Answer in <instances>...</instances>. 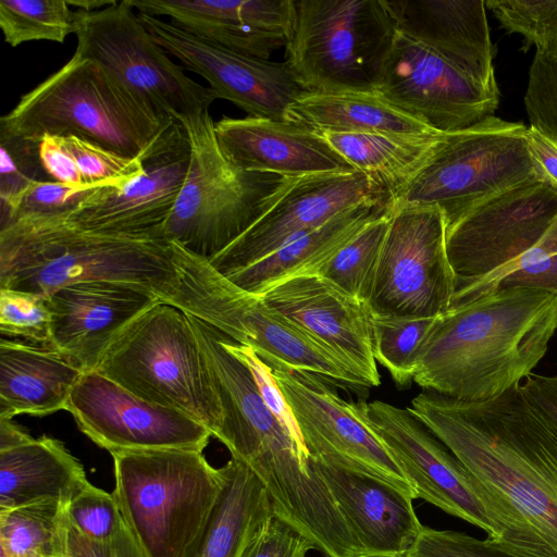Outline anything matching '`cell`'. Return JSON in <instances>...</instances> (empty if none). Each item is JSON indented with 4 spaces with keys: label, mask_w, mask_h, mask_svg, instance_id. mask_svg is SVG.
<instances>
[{
    "label": "cell",
    "mask_w": 557,
    "mask_h": 557,
    "mask_svg": "<svg viewBox=\"0 0 557 557\" xmlns=\"http://www.w3.org/2000/svg\"><path fill=\"white\" fill-rule=\"evenodd\" d=\"M410 411L473 476L496 532L517 557H557V430L519 384L467 403L424 391Z\"/></svg>",
    "instance_id": "obj_1"
},
{
    "label": "cell",
    "mask_w": 557,
    "mask_h": 557,
    "mask_svg": "<svg viewBox=\"0 0 557 557\" xmlns=\"http://www.w3.org/2000/svg\"><path fill=\"white\" fill-rule=\"evenodd\" d=\"M556 331V294L496 287L436 318L413 382L467 403L497 398L533 373Z\"/></svg>",
    "instance_id": "obj_2"
},
{
    "label": "cell",
    "mask_w": 557,
    "mask_h": 557,
    "mask_svg": "<svg viewBox=\"0 0 557 557\" xmlns=\"http://www.w3.org/2000/svg\"><path fill=\"white\" fill-rule=\"evenodd\" d=\"M71 211L27 215L0 228V288L48 297L73 283L116 282L174 306L180 244L89 230Z\"/></svg>",
    "instance_id": "obj_3"
},
{
    "label": "cell",
    "mask_w": 557,
    "mask_h": 557,
    "mask_svg": "<svg viewBox=\"0 0 557 557\" xmlns=\"http://www.w3.org/2000/svg\"><path fill=\"white\" fill-rule=\"evenodd\" d=\"M76 136L144 162L186 137L182 124L76 54L0 119V136Z\"/></svg>",
    "instance_id": "obj_4"
},
{
    "label": "cell",
    "mask_w": 557,
    "mask_h": 557,
    "mask_svg": "<svg viewBox=\"0 0 557 557\" xmlns=\"http://www.w3.org/2000/svg\"><path fill=\"white\" fill-rule=\"evenodd\" d=\"M187 315L222 409L216 438L259 478L276 516L300 531L320 524L335 502L309 454L268 409L249 369L225 347L222 333Z\"/></svg>",
    "instance_id": "obj_5"
},
{
    "label": "cell",
    "mask_w": 557,
    "mask_h": 557,
    "mask_svg": "<svg viewBox=\"0 0 557 557\" xmlns=\"http://www.w3.org/2000/svg\"><path fill=\"white\" fill-rule=\"evenodd\" d=\"M175 120L187 135L190 161L163 234L210 260L269 210L295 178L236 166L219 144L209 110Z\"/></svg>",
    "instance_id": "obj_6"
},
{
    "label": "cell",
    "mask_w": 557,
    "mask_h": 557,
    "mask_svg": "<svg viewBox=\"0 0 557 557\" xmlns=\"http://www.w3.org/2000/svg\"><path fill=\"white\" fill-rule=\"evenodd\" d=\"M113 494L122 516L149 557H185L222 486L220 469L202 451L147 449L110 453Z\"/></svg>",
    "instance_id": "obj_7"
},
{
    "label": "cell",
    "mask_w": 557,
    "mask_h": 557,
    "mask_svg": "<svg viewBox=\"0 0 557 557\" xmlns=\"http://www.w3.org/2000/svg\"><path fill=\"white\" fill-rule=\"evenodd\" d=\"M151 404L176 409L216 438L222 409L188 315L159 301L111 343L95 370Z\"/></svg>",
    "instance_id": "obj_8"
},
{
    "label": "cell",
    "mask_w": 557,
    "mask_h": 557,
    "mask_svg": "<svg viewBox=\"0 0 557 557\" xmlns=\"http://www.w3.org/2000/svg\"><path fill=\"white\" fill-rule=\"evenodd\" d=\"M174 306L248 346L272 370L312 373L336 387L368 388L332 352L296 324L181 246Z\"/></svg>",
    "instance_id": "obj_9"
},
{
    "label": "cell",
    "mask_w": 557,
    "mask_h": 557,
    "mask_svg": "<svg viewBox=\"0 0 557 557\" xmlns=\"http://www.w3.org/2000/svg\"><path fill=\"white\" fill-rule=\"evenodd\" d=\"M286 62L309 92H375L396 35L383 0H295Z\"/></svg>",
    "instance_id": "obj_10"
},
{
    "label": "cell",
    "mask_w": 557,
    "mask_h": 557,
    "mask_svg": "<svg viewBox=\"0 0 557 557\" xmlns=\"http://www.w3.org/2000/svg\"><path fill=\"white\" fill-rule=\"evenodd\" d=\"M527 129L522 123L490 115L466 128L444 133L394 207L435 206L449 226L510 188L544 180L529 152Z\"/></svg>",
    "instance_id": "obj_11"
},
{
    "label": "cell",
    "mask_w": 557,
    "mask_h": 557,
    "mask_svg": "<svg viewBox=\"0 0 557 557\" xmlns=\"http://www.w3.org/2000/svg\"><path fill=\"white\" fill-rule=\"evenodd\" d=\"M557 216V189L544 180L510 188L446 228L458 305L492 290L529 260Z\"/></svg>",
    "instance_id": "obj_12"
},
{
    "label": "cell",
    "mask_w": 557,
    "mask_h": 557,
    "mask_svg": "<svg viewBox=\"0 0 557 557\" xmlns=\"http://www.w3.org/2000/svg\"><path fill=\"white\" fill-rule=\"evenodd\" d=\"M75 53L103 66L158 111L172 117L209 110L218 99L190 78L154 41L129 0L77 10Z\"/></svg>",
    "instance_id": "obj_13"
},
{
    "label": "cell",
    "mask_w": 557,
    "mask_h": 557,
    "mask_svg": "<svg viewBox=\"0 0 557 557\" xmlns=\"http://www.w3.org/2000/svg\"><path fill=\"white\" fill-rule=\"evenodd\" d=\"M446 228L435 206H393L368 301L372 313L434 318L450 309L456 280Z\"/></svg>",
    "instance_id": "obj_14"
},
{
    "label": "cell",
    "mask_w": 557,
    "mask_h": 557,
    "mask_svg": "<svg viewBox=\"0 0 557 557\" xmlns=\"http://www.w3.org/2000/svg\"><path fill=\"white\" fill-rule=\"evenodd\" d=\"M375 94L430 128L456 132L494 115L499 90L396 30Z\"/></svg>",
    "instance_id": "obj_15"
},
{
    "label": "cell",
    "mask_w": 557,
    "mask_h": 557,
    "mask_svg": "<svg viewBox=\"0 0 557 557\" xmlns=\"http://www.w3.org/2000/svg\"><path fill=\"white\" fill-rule=\"evenodd\" d=\"M349 403L409 479L418 498L480 528L487 540L496 537L473 476L408 407L382 400Z\"/></svg>",
    "instance_id": "obj_16"
},
{
    "label": "cell",
    "mask_w": 557,
    "mask_h": 557,
    "mask_svg": "<svg viewBox=\"0 0 557 557\" xmlns=\"http://www.w3.org/2000/svg\"><path fill=\"white\" fill-rule=\"evenodd\" d=\"M290 406L309 457L379 479L418 498V493L376 435L338 396L332 383L312 374L273 370Z\"/></svg>",
    "instance_id": "obj_17"
},
{
    "label": "cell",
    "mask_w": 557,
    "mask_h": 557,
    "mask_svg": "<svg viewBox=\"0 0 557 557\" xmlns=\"http://www.w3.org/2000/svg\"><path fill=\"white\" fill-rule=\"evenodd\" d=\"M67 411L78 429L109 453L147 449L203 451L211 431L176 409L151 404L97 371L74 385Z\"/></svg>",
    "instance_id": "obj_18"
},
{
    "label": "cell",
    "mask_w": 557,
    "mask_h": 557,
    "mask_svg": "<svg viewBox=\"0 0 557 557\" xmlns=\"http://www.w3.org/2000/svg\"><path fill=\"white\" fill-rule=\"evenodd\" d=\"M138 16L169 55L203 77L218 99L233 102L249 116L286 120L289 106L309 92L286 61L251 58L207 41L171 21L145 13Z\"/></svg>",
    "instance_id": "obj_19"
},
{
    "label": "cell",
    "mask_w": 557,
    "mask_h": 557,
    "mask_svg": "<svg viewBox=\"0 0 557 557\" xmlns=\"http://www.w3.org/2000/svg\"><path fill=\"white\" fill-rule=\"evenodd\" d=\"M383 198L392 199L360 171L295 178L269 210L208 261L226 276L265 258L341 212L363 201Z\"/></svg>",
    "instance_id": "obj_20"
},
{
    "label": "cell",
    "mask_w": 557,
    "mask_h": 557,
    "mask_svg": "<svg viewBox=\"0 0 557 557\" xmlns=\"http://www.w3.org/2000/svg\"><path fill=\"white\" fill-rule=\"evenodd\" d=\"M261 297L339 359L368 388L381 384L366 302L320 275L286 280Z\"/></svg>",
    "instance_id": "obj_21"
},
{
    "label": "cell",
    "mask_w": 557,
    "mask_h": 557,
    "mask_svg": "<svg viewBox=\"0 0 557 557\" xmlns=\"http://www.w3.org/2000/svg\"><path fill=\"white\" fill-rule=\"evenodd\" d=\"M49 346L84 372L95 371L104 351L138 315L161 301L146 288L116 282H78L47 297Z\"/></svg>",
    "instance_id": "obj_22"
},
{
    "label": "cell",
    "mask_w": 557,
    "mask_h": 557,
    "mask_svg": "<svg viewBox=\"0 0 557 557\" xmlns=\"http://www.w3.org/2000/svg\"><path fill=\"white\" fill-rule=\"evenodd\" d=\"M189 161L186 135L144 162L145 171L132 181L122 186L88 190L71 214L79 225L89 230L165 238L163 227L187 176Z\"/></svg>",
    "instance_id": "obj_23"
},
{
    "label": "cell",
    "mask_w": 557,
    "mask_h": 557,
    "mask_svg": "<svg viewBox=\"0 0 557 557\" xmlns=\"http://www.w3.org/2000/svg\"><path fill=\"white\" fill-rule=\"evenodd\" d=\"M138 13L161 17L231 51L269 60L286 47L295 0H129Z\"/></svg>",
    "instance_id": "obj_24"
},
{
    "label": "cell",
    "mask_w": 557,
    "mask_h": 557,
    "mask_svg": "<svg viewBox=\"0 0 557 557\" xmlns=\"http://www.w3.org/2000/svg\"><path fill=\"white\" fill-rule=\"evenodd\" d=\"M215 134L236 166L298 178L357 171L319 133L296 122L255 116H223Z\"/></svg>",
    "instance_id": "obj_25"
},
{
    "label": "cell",
    "mask_w": 557,
    "mask_h": 557,
    "mask_svg": "<svg viewBox=\"0 0 557 557\" xmlns=\"http://www.w3.org/2000/svg\"><path fill=\"white\" fill-rule=\"evenodd\" d=\"M329 487L362 557H404L423 528L409 495L369 475L309 457Z\"/></svg>",
    "instance_id": "obj_26"
},
{
    "label": "cell",
    "mask_w": 557,
    "mask_h": 557,
    "mask_svg": "<svg viewBox=\"0 0 557 557\" xmlns=\"http://www.w3.org/2000/svg\"><path fill=\"white\" fill-rule=\"evenodd\" d=\"M398 32L434 50L487 88L498 89L483 0H383Z\"/></svg>",
    "instance_id": "obj_27"
},
{
    "label": "cell",
    "mask_w": 557,
    "mask_h": 557,
    "mask_svg": "<svg viewBox=\"0 0 557 557\" xmlns=\"http://www.w3.org/2000/svg\"><path fill=\"white\" fill-rule=\"evenodd\" d=\"M392 199H370L332 218L321 226L293 239L253 264L224 277L242 289L262 296L271 287L293 277L318 275L369 222L388 213Z\"/></svg>",
    "instance_id": "obj_28"
},
{
    "label": "cell",
    "mask_w": 557,
    "mask_h": 557,
    "mask_svg": "<svg viewBox=\"0 0 557 557\" xmlns=\"http://www.w3.org/2000/svg\"><path fill=\"white\" fill-rule=\"evenodd\" d=\"M84 371L49 345L0 341V418L66 410Z\"/></svg>",
    "instance_id": "obj_29"
},
{
    "label": "cell",
    "mask_w": 557,
    "mask_h": 557,
    "mask_svg": "<svg viewBox=\"0 0 557 557\" xmlns=\"http://www.w3.org/2000/svg\"><path fill=\"white\" fill-rule=\"evenodd\" d=\"M89 481L65 445L42 435L0 450V511L54 500L66 506Z\"/></svg>",
    "instance_id": "obj_30"
},
{
    "label": "cell",
    "mask_w": 557,
    "mask_h": 557,
    "mask_svg": "<svg viewBox=\"0 0 557 557\" xmlns=\"http://www.w3.org/2000/svg\"><path fill=\"white\" fill-rule=\"evenodd\" d=\"M220 469L216 502L185 557H242L274 513L259 478L231 457Z\"/></svg>",
    "instance_id": "obj_31"
},
{
    "label": "cell",
    "mask_w": 557,
    "mask_h": 557,
    "mask_svg": "<svg viewBox=\"0 0 557 557\" xmlns=\"http://www.w3.org/2000/svg\"><path fill=\"white\" fill-rule=\"evenodd\" d=\"M286 120L319 134H438L375 92H307L289 106Z\"/></svg>",
    "instance_id": "obj_32"
},
{
    "label": "cell",
    "mask_w": 557,
    "mask_h": 557,
    "mask_svg": "<svg viewBox=\"0 0 557 557\" xmlns=\"http://www.w3.org/2000/svg\"><path fill=\"white\" fill-rule=\"evenodd\" d=\"M321 135L351 166L366 174L395 201L425 165L444 133L428 136Z\"/></svg>",
    "instance_id": "obj_33"
},
{
    "label": "cell",
    "mask_w": 557,
    "mask_h": 557,
    "mask_svg": "<svg viewBox=\"0 0 557 557\" xmlns=\"http://www.w3.org/2000/svg\"><path fill=\"white\" fill-rule=\"evenodd\" d=\"M38 153L48 180L84 190L122 186L145 171L141 160L76 136L45 135Z\"/></svg>",
    "instance_id": "obj_34"
},
{
    "label": "cell",
    "mask_w": 557,
    "mask_h": 557,
    "mask_svg": "<svg viewBox=\"0 0 557 557\" xmlns=\"http://www.w3.org/2000/svg\"><path fill=\"white\" fill-rule=\"evenodd\" d=\"M65 506L49 500L0 511V557H65Z\"/></svg>",
    "instance_id": "obj_35"
},
{
    "label": "cell",
    "mask_w": 557,
    "mask_h": 557,
    "mask_svg": "<svg viewBox=\"0 0 557 557\" xmlns=\"http://www.w3.org/2000/svg\"><path fill=\"white\" fill-rule=\"evenodd\" d=\"M437 317L418 318L371 312L372 351L379 362L399 386H408L420 351Z\"/></svg>",
    "instance_id": "obj_36"
},
{
    "label": "cell",
    "mask_w": 557,
    "mask_h": 557,
    "mask_svg": "<svg viewBox=\"0 0 557 557\" xmlns=\"http://www.w3.org/2000/svg\"><path fill=\"white\" fill-rule=\"evenodd\" d=\"M389 213L369 222L324 264L318 275L368 305Z\"/></svg>",
    "instance_id": "obj_37"
},
{
    "label": "cell",
    "mask_w": 557,
    "mask_h": 557,
    "mask_svg": "<svg viewBox=\"0 0 557 557\" xmlns=\"http://www.w3.org/2000/svg\"><path fill=\"white\" fill-rule=\"evenodd\" d=\"M78 12L65 0H1L0 28L11 47L35 40L63 44L75 34Z\"/></svg>",
    "instance_id": "obj_38"
},
{
    "label": "cell",
    "mask_w": 557,
    "mask_h": 557,
    "mask_svg": "<svg viewBox=\"0 0 557 557\" xmlns=\"http://www.w3.org/2000/svg\"><path fill=\"white\" fill-rule=\"evenodd\" d=\"M486 8L508 34H520L527 48L557 46V0H487Z\"/></svg>",
    "instance_id": "obj_39"
},
{
    "label": "cell",
    "mask_w": 557,
    "mask_h": 557,
    "mask_svg": "<svg viewBox=\"0 0 557 557\" xmlns=\"http://www.w3.org/2000/svg\"><path fill=\"white\" fill-rule=\"evenodd\" d=\"M38 147L39 143L0 136L1 216L7 215L36 182L48 180Z\"/></svg>",
    "instance_id": "obj_40"
},
{
    "label": "cell",
    "mask_w": 557,
    "mask_h": 557,
    "mask_svg": "<svg viewBox=\"0 0 557 557\" xmlns=\"http://www.w3.org/2000/svg\"><path fill=\"white\" fill-rule=\"evenodd\" d=\"M523 102L531 125L557 143V46L535 51Z\"/></svg>",
    "instance_id": "obj_41"
},
{
    "label": "cell",
    "mask_w": 557,
    "mask_h": 557,
    "mask_svg": "<svg viewBox=\"0 0 557 557\" xmlns=\"http://www.w3.org/2000/svg\"><path fill=\"white\" fill-rule=\"evenodd\" d=\"M0 331L2 336L49 345L50 310L47 297L0 288Z\"/></svg>",
    "instance_id": "obj_42"
},
{
    "label": "cell",
    "mask_w": 557,
    "mask_h": 557,
    "mask_svg": "<svg viewBox=\"0 0 557 557\" xmlns=\"http://www.w3.org/2000/svg\"><path fill=\"white\" fill-rule=\"evenodd\" d=\"M70 523L92 541H106L116 535L125 521L113 493L86 484L65 506Z\"/></svg>",
    "instance_id": "obj_43"
},
{
    "label": "cell",
    "mask_w": 557,
    "mask_h": 557,
    "mask_svg": "<svg viewBox=\"0 0 557 557\" xmlns=\"http://www.w3.org/2000/svg\"><path fill=\"white\" fill-rule=\"evenodd\" d=\"M222 337L225 347L249 369L268 409L296 444L308 453L293 410L274 379L272 368L262 361L252 348L234 342L223 333Z\"/></svg>",
    "instance_id": "obj_44"
},
{
    "label": "cell",
    "mask_w": 557,
    "mask_h": 557,
    "mask_svg": "<svg viewBox=\"0 0 557 557\" xmlns=\"http://www.w3.org/2000/svg\"><path fill=\"white\" fill-rule=\"evenodd\" d=\"M404 557H517L487 539L480 540L453 530L423 525L418 540Z\"/></svg>",
    "instance_id": "obj_45"
},
{
    "label": "cell",
    "mask_w": 557,
    "mask_h": 557,
    "mask_svg": "<svg viewBox=\"0 0 557 557\" xmlns=\"http://www.w3.org/2000/svg\"><path fill=\"white\" fill-rule=\"evenodd\" d=\"M88 190L59 182H36L17 201L15 207L1 216V227L27 215L53 214L73 210Z\"/></svg>",
    "instance_id": "obj_46"
},
{
    "label": "cell",
    "mask_w": 557,
    "mask_h": 557,
    "mask_svg": "<svg viewBox=\"0 0 557 557\" xmlns=\"http://www.w3.org/2000/svg\"><path fill=\"white\" fill-rule=\"evenodd\" d=\"M311 549V541L273 513L242 557H306Z\"/></svg>",
    "instance_id": "obj_47"
},
{
    "label": "cell",
    "mask_w": 557,
    "mask_h": 557,
    "mask_svg": "<svg viewBox=\"0 0 557 557\" xmlns=\"http://www.w3.org/2000/svg\"><path fill=\"white\" fill-rule=\"evenodd\" d=\"M65 557H149L129 528L106 541H92L79 533L67 520Z\"/></svg>",
    "instance_id": "obj_48"
},
{
    "label": "cell",
    "mask_w": 557,
    "mask_h": 557,
    "mask_svg": "<svg viewBox=\"0 0 557 557\" xmlns=\"http://www.w3.org/2000/svg\"><path fill=\"white\" fill-rule=\"evenodd\" d=\"M496 287H527L557 295V255L543 256L521 264L503 277Z\"/></svg>",
    "instance_id": "obj_49"
},
{
    "label": "cell",
    "mask_w": 557,
    "mask_h": 557,
    "mask_svg": "<svg viewBox=\"0 0 557 557\" xmlns=\"http://www.w3.org/2000/svg\"><path fill=\"white\" fill-rule=\"evenodd\" d=\"M519 387L527 399L557 430V375L531 373Z\"/></svg>",
    "instance_id": "obj_50"
},
{
    "label": "cell",
    "mask_w": 557,
    "mask_h": 557,
    "mask_svg": "<svg viewBox=\"0 0 557 557\" xmlns=\"http://www.w3.org/2000/svg\"><path fill=\"white\" fill-rule=\"evenodd\" d=\"M525 138L542 177L557 189V143L532 125L528 127Z\"/></svg>",
    "instance_id": "obj_51"
},
{
    "label": "cell",
    "mask_w": 557,
    "mask_h": 557,
    "mask_svg": "<svg viewBox=\"0 0 557 557\" xmlns=\"http://www.w3.org/2000/svg\"><path fill=\"white\" fill-rule=\"evenodd\" d=\"M32 436L12 419L0 418V450L20 445Z\"/></svg>",
    "instance_id": "obj_52"
},
{
    "label": "cell",
    "mask_w": 557,
    "mask_h": 557,
    "mask_svg": "<svg viewBox=\"0 0 557 557\" xmlns=\"http://www.w3.org/2000/svg\"><path fill=\"white\" fill-rule=\"evenodd\" d=\"M536 249L544 256L557 255V216Z\"/></svg>",
    "instance_id": "obj_53"
}]
</instances>
